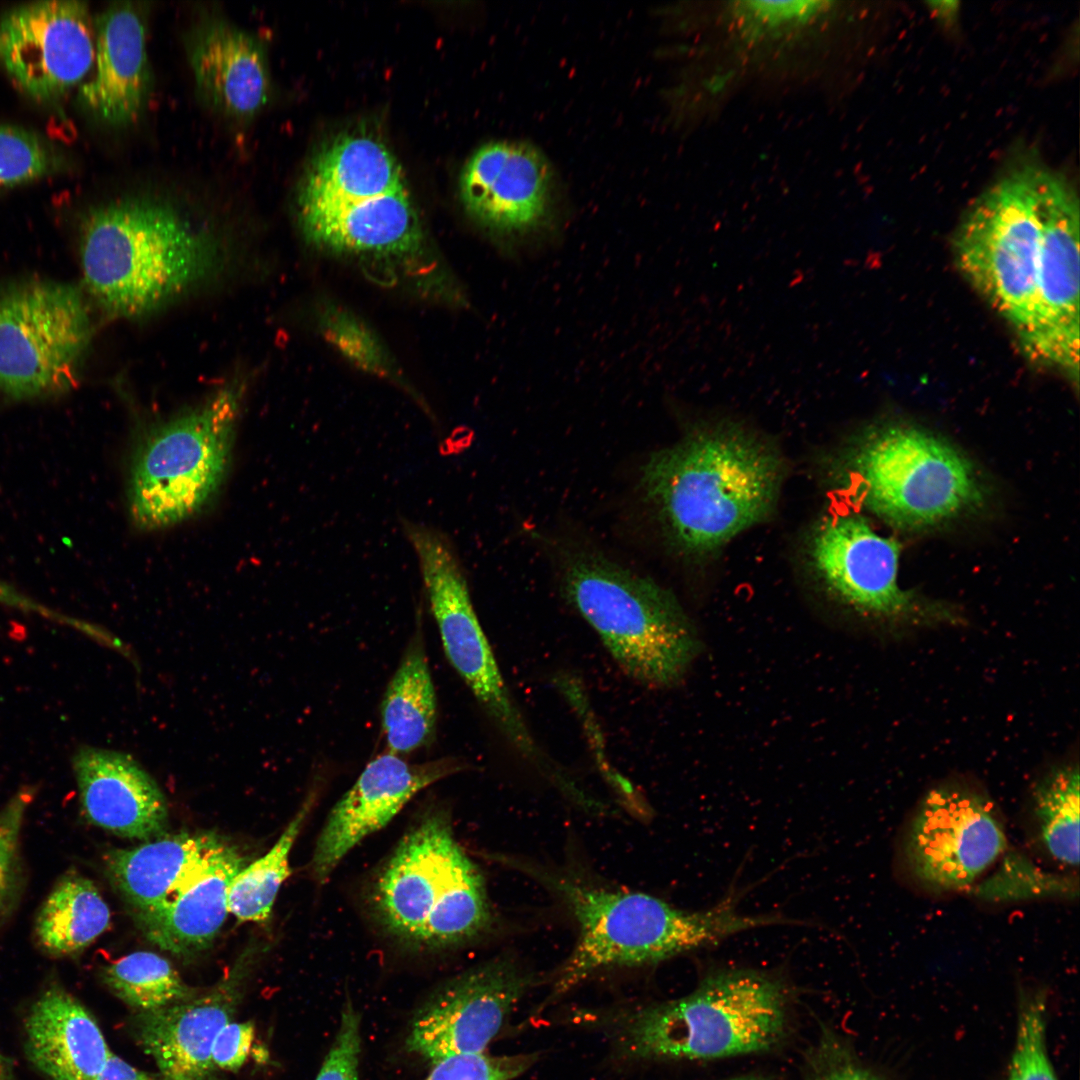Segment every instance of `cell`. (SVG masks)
Masks as SVG:
<instances>
[{
  "label": "cell",
  "mask_w": 1080,
  "mask_h": 1080,
  "mask_svg": "<svg viewBox=\"0 0 1080 1080\" xmlns=\"http://www.w3.org/2000/svg\"><path fill=\"white\" fill-rule=\"evenodd\" d=\"M785 472L772 442L723 416L697 421L654 452L640 486L672 547L703 558L771 516Z\"/></svg>",
  "instance_id": "1"
},
{
  "label": "cell",
  "mask_w": 1080,
  "mask_h": 1080,
  "mask_svg": "<svg viewBox=\"0 0 1080 1080\" xmlns=\"http://www.w3.org/2000/svg\"><path fill=\"white\" fill-rule=\"evenodd\" d=\"M87 293L110 317L138 319L188 296L225 268L210 224L173 202L129 196L92 210L80 238Z\"/></svg>",
  "instance_id": "2"
},
{
  "label": "cell",
  "mask_w": 1080,
  "mask_h": 1080,
  "mask_svg": "<svg viewBox=\"0 0 1080 1080\" xmlns=\"http://www.w3.org/2000/svg\"><path fill=\"white\" fill-rule=\"evenodd\" d=\"M835 488L863 511L903 531H927L978 512L981 474L950 441L920 426L873 423L833 454Z\"/></svg>",
  "instance_id": "3"
},
{
  "label": "cell",
  "mask_w": 1080,
  "mask_h": 1080,
  "mask_svg": "<svg viewBox=\"0 0 1080 1080\" xmlns=\"http://www.w3.org/2000/svg\"><path fill=\"white\" fill-rule=\"evenodd\" d=\"M530 871L559 896L578 927L575 946L556 973L548 1001L604 969L655 964L742 931L789 922L778 915L739 913L736 895L703 911H685L646 893Z\"/></svg>",
  "instance_id": "4"
},
{
  "label": "cell",
  "mask_w": 1080,
  "mask_h": 1080,
  "mask_svg": "<svg viewBox=\"0 0 1080 1080\" xmlns=\"http://www.w3.org/2000/svg\"><path fill=\"white\" fill-rule=\"evenodd\" d=\"M368 902L387 933L421 948L464 944L492 924L484 878L440 808L401 838L375 875Z\"/></svg>",
  "instance_id": "5"
},
{
  "label": "cell",
  "mask_w": 1080,
  "mask_h": 1080,
  "mask_svg": "<svg viewBox=\"0 0 1080 1080\" xmlns=\"http://www.w3.org/2000/svg\"><path fill=\"white\" fill-rule=\"evenodd\" d=\"M559 568L565 598L626 675L648 688L682 679L700 641L670 590L589 549L562 550Z\"/></svg>",
  "instance_id": "6"
},
{
  "label": "cell",
  "mask_w": 1080,
  "mask_h": 1080,
  "mask_svg": "<svg viewBox=\"0 0 1080 1080\" xmlns=\"http://www.w3.org/2000/svg\"><path fill=\"white\" fill-rule=\"evenodd\" d=\"M786 991L751 970L707 977L679 999L638 1007L612 1020L619 1050L632 1059L711 1060L761 1052L782 1037Z\"/></svg>",
  "instance_id": "7"
},
{
  "label": "cell",
  "mask_w": 1080,
  "mask_h": 1080,
  "mask_svg": "<svg viewBox=\"0 0 1080 1080\" xmlns=\"http://www.w3.org/2000/svg\"><path fill=\"white\" fill-rule=\"evenodd\" d=\"M244 394V383L231 380L142 436L128 488L130 512L140 528L179 523L215 494L228 467Z\"/></svg>",
  "instance_id": "8"
},
{
  "label": "cell",
  "mask_w": 1080,
  "mask_h": 1080,
  "mask_svg": "<svg viewBox=\"0 0 1080 1080\" xmlns=\"http://www.w3.org/2000/svg\"><path fill=\"white\" fill-rule=\"evenodd\" d=\"M1040 167L1001 176L969 208L954 238L957 264L972 286L1015 329L1032 310L1042 239Z\"/></svg>",
  "instance_id": "9"
},
{
  "label": "cell",
  "mask_w": 1080,
  "mask_h": 1080,
  "mask_svg": "<svg viewBox=\"0 0 1080 1080\" xmlns=\"http://www.w3.org/2000/svg\"><path fill=\"white\" fill-rule=\"evenodd\" d=\"M402 532L413 549L427 601L451 666L519 757L536 771L551 756L528 727L501 674L478 620L460 559L440 529L407 518Z\"/></svg>",
  "instance_id": "10"
},
{
  "label": "cell",
  "mask_w": 1080,
  "mask_h": 1080,
  "mask_svg": "<svg viewBox=\"0 0 1080 1080\" xmlns=\"http://www.w3.org/2000/svg\"><path fill=\"white\" fill-rule=\"evenodd\" d=\"M93 335L88 303L65 283L30 279L0 290V391L27 400L70 390Z\"/></svg>",
  "instance_id": "11"
},
{
  "label": "cell",
  "mask_w": 1080,
  "mask_h": 1080,
  "mask_svg": "<svg viewBox=\"0 0 1080 1080\" xmlns=\"http://www.w3.org/2000/svg\"><path fill=\"white\" fill-rule=\"evenodd\" d=\"M900 547L858 511L832 512L811 529L806 559L811 573L842 604L889 622L953 621L945 605L901 587Z\"/></svg>",
  "instance_id": "12"
},
{
  "label": "cell",
  "mask_w": 1080,
  "mask_h": 1080,
  "mask_svg": "<svg viewBox=\"0 0 1080 1080\" xmlns=\"http://www.w3.org/2000/svg\"><path fill=\"white\" fill-rule=\"evenodd\" d=\"M1039 206L1042 239L1034 299L1018 334L1034 361L1078 382L1079 375V200L1072 185L1041 169Z\"/></svg>",
  "instance_id": "13"
},
{
  "label": "cell",
  "mask_w": 1080,
  "mask_h": 1080,
  "mask_svg": "<svg viewBox=\"0 0 1080 1080\" xmlns=\"http://www.w3.org/2000/svg\"><path fill=\"white\" fill-rule=\"evenodd\" d=\"M1007 839L992 801L960 786L927 793L904 840L912 876L934 891L971 885L1004 852Z\"/></svg>",
  "instance_id": "14"
},
{
  "label": "cell",
  "mask_w": 1080,
  "mask_h": 1080,
  "mask_svg": "<svg viewBox=\"0 0 1080 1080\" xmlns=\"http://www.w3.org/2000/svg\"><path fill=\"white\" fill-rule=\"evenodd\" d=\"M531 985V975L508 956L452 977L413 1015L407 1051L433 1065L451 1056L485 1052Z\"/></svg>",
  "instance_id": "15"
},
{
  "label": "cell",
  "mask_w": 1080,
  "mask_h": 1080,
  "mask_svg": "<svg viewBox=\"0 0 1080 1080\" xmlns=\"http://www.w3.org/2000/svg\"><path fill=\"white\" fill-rule=\"evenodd\" d=\"M95 60V27L87 4L29 3L0 19V62L31 97L53 100L85 78Z\"/></svg>",
  "instance_id": "16"
},
{
  "label": "cell",
  "mask_w": 1080,
  "mask_h": 1080,
  "mask_svg": "<svg viewBox=\"0 0 1080 1080\" xmlns=\"http://www.w3.org/2000/svg\"><path fill=\"white\" fill-rule=\"evenodd\" d=\"M466 767L455 757L409 763L389 752L372 759L321 829L311 860L315 880L326 882L349 851L385 827L421 790Z\"/></svg>",
  "instance_id": "17"
},
{
  "label": "cell",
  "mask_w": 1080,
  "mask_h": 1080,
  "mask_svg": "<svg viewBox=\"0 0 1080 1080\" xmlns=\"http://www.w3.org/2000/svg\"><path fill=\"white\" fill-rule=\"evenodd\" d=\"M460 194L477 222L498 235L520 237L550 217L553 176L535 147L497 141L482 146L467 161Z\"/></svg>",
  "instance_id": "18"
},
{
  "label": "cell",
  "mask_w": 1080,
  "mask_h": 1080,
  "mask_svg": "<svg viewBox=\"0 0 1080 1080\" xmlns=\"http://www.w3.org/2000/svg\"><path fill=\"white\" fill-rule=\"evenodd\" d=\"M251 960L245 951L228 977L197 998L137 1015V1040L164 1079L214 1080L213 1042L234 1015Z\"/></svg>",
  "instance_id": "19"
},
{
  "label": "cell",
  "mask_w": 1080,
  "mask_h": 1080,
  "mask_svg": "<svg viewBox=\"0 0 1080 1080\" xmlns=\"http://www.w3.org/2000/svg\"><path fill=\"white\" fill-rule=\"evenodd\" d=\"M79 800L87 820L119 837L150 840L168 820L166 798L131 756L84 746L73 756Z\"/></svg>",
  "instance_id": "20"
},
{
  "label": "cell",
  "mask_w": 1080,
  "mask_h": 1080,
  "mask_svg": "<svg viewBox=\"0 0 1080 1080\" xmlns=\"http://www.w3.org/2000/svg\"><path fill=\"white\" fill-rule=\"evenodd\" d=\"M93 65L92 77L80 87L82 103L107 124L132 123L152 88L146 15L139 3L117 2L98 16Z\"/></svg>",
  "instance_id": "21"
},
{
  "label": "cell",
  "mask_w": 1080,
  "mask_h": 1080,
  "mask_svg": "<svg viewBox=\"0 0 1080 1080\" xmlns=\"http://www.w3.org/2000/svg\"><path fill=\"white\" fill-rule=\"evenodd\" d=\"M307 240L335 254L400 258L414 256L423 231L406 189L353 201L298 205Z\"/></svg>",
  "instance_id": "22"
},
{
  "label": "cell",
  "mask_w": 1080,
  "mask_h": 1080,
  "mask_svg": "<svg viewBox=\"0 0 1080 1080\" xmlns=\"http://www.w3.org/2000/svg\"><path fill=\"white\" fill-rule=\"evenodd\" d=\"M187 53L196 87L211 107L249 119L265 105L268 65L255 35L222 17L208 16L190 33Z\"/></svg>",
  "instance_id": "23"
},
{
  "label": "cell",
  "mask_w": 1080,
  "mask_h": 1080,
  "mask_svg": "<svg viewBox=\"0 0 1080 1080\" xmlns=\"http://www.w3.org/2000/svg\"><path fill=\"white\" fill-rule=\"evenodd\" d=\"M246 863L240 849L223 838L162 905L135 916L138 927L175 955L206 949L229 914L230 885Z\"/></svg>",
  "instance_id": "24"
},
{
  "label": "cell",
  "mask_w": 1080,
  "mask_h": 1080,
  "mask_svg": "<svg viewBox=\"0 0 1080 1080\" xmlns=\"http://www.w3.org/2000/svg\"><path fill=\"white\" fill-rule=\"evenodd\" d=\"M24 1050L48 1080H97L112 1053L93 1015L57 982L26 1014Z\"/></svg>",
  "instance_id": "25"
},
{
  "label": "cell",
  "mask_w": 1080,
  "mask_h": 1080,
  "mask_svg": "<svg viewBox=\"0 0 1080 1080\" xmlns=\"http://www.w3.org/2000/svg\"><path fill=\"white\" fill-rule=\"evenodd\" d=\"M222 839L215 832H181L111 849L105 872L135 916L142 915L162 905Z\"/></svg>",
  "instance_id": "26"
},
{
  "label": "cell",
  "mask_w": 1080,
  "mask_h": 1080,
  "mask_svg": "<svg viewBox=\"0 0 1080 1080\" xmlns=\"http://www.w3.org/2000/svg\"><path fill=\"white\" fill-rule=\"evenodd\" d=\"M405 189L401 166L379 140L340 136L311 161L298 191V205L353 201Z\"/></svg>",
  "instance_id": "27"
},
{
  "label": "cell",
  "mask_w": 1080,
  "mask_h": 1080,
  "mask_svg": "<svg viewBox=\"0 0 1080 1080\" xmlns=\"http://www.w3.org/2000/svg\"><path fill=\"white\" fill-rule=\"evenodd\" d=\"M437 722L436 693L421 627L408 642L381 703V727L389 752L398 756L429 744Z\"/></svg>",
  "instance_id": "28"
},
{
  "label": "cell",
  "mask_w": 1080,
  "mask_h": 1080,
  "mask_svg": "<svg viewBox=\"0 0 1080 1080\" xmlns=\"http://www.w3.org/2000/svg\"><path fill=\"white\" fill-rule=\"evenodd\" d=\"M110 909L95 884L75 870L65 872L43 901L34 938L51 957L82 952L110 926Z\"/></svg>",
  "instance_id": "29"
},
{
  "label": "cell",
  "mask_w": 1080,
  "mask_h": 1080,
  "mask_svg": "<svg viewBox=\"0 0 1080 1080\" xmlns=\"http://www.w3.org/2000/svg\"><path fill=\"white\" fill-rule=\"evenodd\" d=\"M315 801L316 793L311 791L270 850L234 876L228 907L238 921L265 923L270 919L280 887L291 873L292 847Z\"/></svg>",
  "instance_id": "30"
},
{
  "label": "cell",
  "mask_w": 1080,
  "mask_h": 1080,
  "mask_svg": "<svg viewBox=\"0 0 1080 1080\" xmlns=\"http://www.w3.org/2000/svg\"><path fill=\"white\" fill-rule=\"evenodd\" d=\"M1078 766L1054 769L1033 791V817L1043 848L1057 863L1078 867L1079 786Z\"/></svg>",
  "instance_id": "31"
},
{
  "label": "cell",
  "mask_w": 1080,
  "mask_h": 1080,
  "mask_svg": "<svg viewBox=\"0 0 1080 1080\" xmlns=\"http://www.w3.org/2000/svg\"><path fill=\"white\" fill-rule=\"evenodd\" d=\"M101 978L127 1005L151 1011L195 997L171 963L150 951H136L104 966Z\"/></svg>",
  "instance_id": "32"
},
{
  "label": "cell",
  "mask_w": 1080,
  "mask_h": 1080,
  "mask_svg": "<svg viewBox=\"0 0 1080 1080\" xmlns=\"http://www.w3.org/2000/svg\"><path fill=\"white\" fill-rule=\"evenodd\" d=\"M35 789L24 786L0 809V926L14 912L24 888L21 830Z\"/></svg>",
  "instance_id": "33"
},
{
  "label": "cell",
  "mask_w": 1080,
  "mask_h": 1080,
  "mask_svg": "<svg viewBox=\"0 0 1080 1080\" xmlns=\"http://www.w3.org/2000/svg\"><path fill=\"white\" fill-rule=\"evenodd\" d=\"M1046 1003L1042 994L1025 996L1007 1080H1058L1046 1045Z\"/></svg>",
  "instance_id": "34"
},
{
  "label": "cell",
  "mask_w": 1080,
  "mask_h": 1080,
  "mask_svg": "<svg viewBox=\"0 0 1080 1080\" xmlns=\"http://www.w3.org/2000/svg\"><path fill=\"white\" fill-rule=\"evenodd\" d=\"M54 164L52 151L39 137L0 125V191L40 178Z\"/></svg>",
  "instance_id": "35"
},
{
  "label": "cell",
  "mask_w": 1080,
  "mask_h": 1080,
  "mask_svg": "<svg viewBox=\"0 0 1080 1080\" xmlns=\"http://www.w3.org/2000/svg\"><path fill=\"white\" fill-rule=\"evenodd\" d=\"M320 327L328 342L354 364L375 372H384L388 368L382 345L351 313L328 308L321 316Z\"/></svg>",
  "instance_id": "36"
},
{
  "label": "cell",
  "mask_w": 1080,
  "mask_h": 1080,
  "mask_svg": "<svg viewBox=\"0 0 1080 1080\" xmlns=\"http://www.w3.org/2000/svg\"><path fill=\"white\" fill-rule=\"evenodd\" d=\"M537 1060L536 1054L451 1056L433 1065L425 1080H513Z\"/></svg>",
  "instance_id": "37"
},
{
  "label": "cell",
  "mask_w": 1080,
  "mask_h": 1080,
  "mask_svg": "<svg viewBox=\"0 0 1080 1080\" xmlns=\"http://www.w3.org/2000/svg\"><path fill=\"white\" fill-rule=\"evenodd\" d=\"M360 1015L350 1000L341 1011L334 1041L315 1080H359Z\"/></svg>",
  "instance_id": "38"
},
{
  "label": "cell",
  "mask_w": 1080,
  "mask_h": 1080,
  "mask_svg": "<svg viewBox=\"0 0 1080 1080\" xmlns=\"http://www.w3.org/2000/svg\"><path fill=\"white\" fill-rule=\"evenodd\" d=\"M254 1038L251 1022L228 1023L216 1035L212 1046L214 1066L234 1071L245 1062Z\"/></svg>",
  "instance_id": "39"
},
{
  "label": "cell",
  "mask_w": 1080,
  "mask_h": 1080,
  "mask_svg": "<svg viewBox=\"0 0 1080 1080\" xmlns=\"http://www.w3.org/2000/svg\"><path fill=\"white\" fill-rule=\"evenodd\" d=\"M97 1080H166L141 1071L111 1053Z\"/></svg>",
  "instance_id": "40"
},
{
  "label": "cell",
  "mask_w": 1080,
  "mask_h": 1080,
  "mask_svg": "<svg viewBox=\"0 0 1080 1080\" xmlns=\"http://www.w3.org/2000/svg\"><path fill=\"white\" fill-rule=\"evenodd\" d=\"M0 603L20 608L24 611L37 612L57 621L63 620V615L57 614L35 601L19 593L10 585L0 581Z\"/></svg>",
  "instance_id": "41"
},
{
  "label": "cell",
  "mask_w": 1080,
  "mask_h": 1080,
  "mask_svg": "<svg viewBox=\"0 0 1080 1080\" xmlns=\"http://www.w3.org/2000/svg\"><path fill=\"white\" fill-rule=\"evenodd\" d=\"M819 1080H879L871 1073L854 1064H840L823 1073Z\"/></svg>",
  "instance_id": "42"
},
{
  "label": "cell",
  "mask_w": 1080,
  "mask_h": 1080,
  "mask_svg": "<svg viewBox=\"0 0 1080 1080\" xmlns=\"http://www.w3.org/2000/svg\"><path fill=\"white\" fill-rule=\"evenodd\" d=\"M932 10L937 16L944 18V20L951 19L955 15L957 7H953L956 2H934Z\"/></svg>",
  "instance_id": "43"
},
{
  "label": "cell",
  "mask_w": 1080,
  "mask_h": 1080,
  "mask_svg": "<svg viewBox=\"0 0 1080 1080\" xmlns=\"http://www.w3.org/2000/svg\"><path fill=\"white\" fill-rule=\"evenodd\" d=\"M0 1080H17L10 1059L0 1048Z\"/></svg>",
  "instance_id": "44"
},
{
  "label": "cell",
  "mask_w": 1080,
  "mask_h": 1080,
  "mask_svg": "<svg viewBox=\"0 0 1080 1080\" xmlns=\"http://www.w3.org/2000/svg\"><path fill=\"white\" fill-rule=\"evenodd\" d=\"M730 1080H770V1079L760 1077V1076H743V1077L734 1078V1079H730Z\"/></svg>",
  "instance_id": "45"
}]
</instances>
